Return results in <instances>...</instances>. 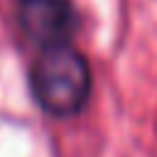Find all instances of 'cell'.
<instances>
[{
    "mask_svg": "<svg viewBox=\"0 0 157 157\" xmlns=\"http://www.w3.org/2000/svg\"><path fill=\"white\" fill-rule=\"evenodd\" d=\"M29 88L49 115H74L86 105L91 93L88 61L71 44L47 47L29 69Z\"/></svg>",
    "mask_w": 157,
    "mask_h": 157,
    "instance_id": "6da1fadb",
    "label": "cell"
},
{
    "mask_svg": "<svg viewBox=\"0 0 157 157\" xmlns=\"http://www.w3.org/2000/svg\"><path fill=\"white\" fill-rule=\"evenodd\" d=\"M20 25L25 34L42 49L69 44L76 32V12L71 0H22Z\"/></svg>",
    "mask_w": 157,
    "mask_h": 157,
    "instance_id": "7a4b0ae2",
    "label": "cell"
}]
</instances>
